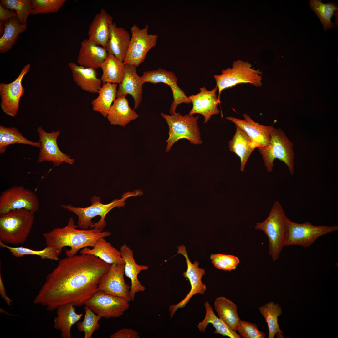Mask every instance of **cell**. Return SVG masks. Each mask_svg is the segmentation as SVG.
<instances>
[{
    "label": "cell",
    "instance_id": "6da1fadb",
    "mask_svg": "<svg viewBox=\"0 0 338 338\" xmlns=\"http://www.w3.org/2000/svg\"><path fill=\"white\" fill-rule=\"evenodd\" d=\"M111 265L89 254L62 259L46 276L33 303L50 311L67 303H72L75 307L83 305L98 291L101 278Z\"/></svg>",
    "mask_w": 338,
    "mask_h": 338
},
{
    "label": "cell",
    "instance_id": "7a4b0ae2",
    "mask_svg": "<svg viewBox=\"0 0 338 338\" xmlns=\"http://www.w3.org/2000/svg\"><path fill=\"white\" fill-rule=\"evenodd\" d=\"M78 227L71 218L64 227L56 228L44 233L47 246L51 248L59 256L63 247H69V250H65V254L67 256H71L76 255L79 250L85 247H93L99 238L111 234L109 231L95 228L78 229Z\"/></svg>",
    "mask_w": 338,
    "mask_h": 338
},
{
    "label": "cell",
    "instance_id": "3957f363",
    "mask_svg": "<svg viewBox=\"0 0 338 338\" xmlns=\"http://www.w3.org/2000/svg\"><path fill=\"white\" fill-rule=\"evenodd\" d=\"M142 194L141 190L128 192L124 193L120 199H115L107 204L102 203L99 197L94 196L91 199V205L86 207H76L70 204L62 205L61 206L77 216L78 226L82 229L95 228L103 230L106 225L105 216L111 209L115 207H124L128 197Z\"/></svg>",
    "mask_w": 338,
    "mask_h": 338
},
{
    "label": "cell",
    "instance_id": "277c9868",
    "mask_svg": "<svg viewBox=\"0 0 338 338\" xmlns=\"http://www.w3.org/2000/svg\"><path fill=\"white\" fill-rule=\"evenodd\" d=\"M34 213L24 209L0 215V241L12 245L23 244L30 233Z\"/></svg>",
    "mask_w": 338,
    "mask_h": 338
},
{
    "label": "cell",
    "instance_id": "5b68a950",
    "mask_svg": "<svg viewBox=\"0 0 338 338\" xmlns=\"http://www.w3.org/2000/svg\"><path fill=\"white\" fill-rule=\"evenodd\" d=\"M287 218L282 206L276 201L266 219L255 226L256 229L263 231L267 236L269 253L274 261L278 259L284 247Z\"/></svg>",
    "mask_w": 338,
    "mask_h": 338
},
{
    "label": "cell",
    "instance_id": "8992f818",
    "mask_svg": "<svg viewBox=\"0 0 338 338\" xmlns=\"http://www.w3.org/2000/svg\"><path fill=\"white\" fill-rule=\"evenodd\" d=\"M293 145L280 128H274L270 134V139L266 146L258 148L262 156L264 163L267 171L272 172L274 161L277 159L284 163L289 168L290 174H294V152Z\"/></svg>",
    "mask_w": 338,
    "mask_h": 338
},
{
    "label": "cell",
    "instance_id": "52a82bcc",
    "mask_svg": "<svg viewBox=\"0 0 338 338\" xmlns=\"http://www.w3.org/2000/svg\"><path fill=\"white\" fill-rule=\"evenodd\" d=\"M338 230V225L316 226L308 222L299 223L287 217L284 247L297 245L309 247L320 237Z\"/></svg>",
    "mask_w": 338,
    "mask_h": 338
},
{
    "label": "cell",
    "instance_id": "ba28073f",
    "mask_svg": "<svg viewBox=\"0 0 338 338\" xmlns=\"http://www.w3.org/2000/svg\"><path fill=\"white\" fill-rule=\"evenodd\" d=\"M252 66L248 62L238 60L234 62L231 68L223 69L220 75L214 76L218 90V100L220 103L221 93L225 89L242 83H250L256 87L262 86L261 72L252 68Z\"/></svg>",
    "mask_w": 338,
    "mask_h": 338
},
{
    "label": "cell",
    "instance_id": "9c48e42d",
    "mask_svg": "<svg viewBox=\"0 0 338 338\" xmlns=\"http://www.w3.org/2000/svg\"><path fill=\"white\" fill-rule=\"evenodd\" d=\"M161 115L169 127V136L166 141V152L170 150L174 143L182 138L188 140L192 144L202 143L197 124L199 115L196 117L189 114L182 116L180 113L170 115L161 113Z\"/></svg>",
    "mask_w": 338,
    "mask_h": 338
},
{
    "label": "cell",
    "instance_id": "30bf717a",
    "mask_svg": "<svg viewBox=\"0 0 338 338\" xmlns=\"http://www.w3.org/2000/svg\"><path fill=\"white\" fill-rule=\"evenodd\" d=\"M39 205L37 195L22 186H14L3 191L0 195V215L22 209L35 213Z\"/></svg>",
    "mask_w": 338,
    "mask_h": 338
},
{
    "label": "cell",
    "instance_id": "8fae6325",
    "mask_svg": "<svg viewBox=\"0 0 338 338\" xmlns=\"http://www.w3.org/2000/svg\"><path fill=\"white\" fill-rule=\"evenodd\" d=\"M147 24L142 29L136 24L131 27V36L124 64L138 66L144 61L149 51L156 46L158 36L149 34Z\"/></svg>",
    "mask_w": 338,
    "mask_h": 338
},
{
    "label": "cell",
    "instance_id": "7c38bea8",
    "mask_svg": "<svg viewBox=\"0 0 338 338\" xmlns=\"http://www.w3.org/2000/svg\"><path fill=\"white\" fill-rule=\"evenodd\" d=\"M125 299L97 291L86 300L84 305L100 317L117 318L122 316L129 307Z\"/></svg>",
    "mask_w": 338,
    "mask_h": 338
},
{
    "label": "cell",
    "instance_id": "4fadbf2b",
    "mask_svg": "<svg viewBox=\"0 0 338 338\" xmlns=\"http://www.w3.org/2000/svg\"><path fill=\"white\" fill-rule=\"evenodd\" d=\"M177 250L178 254H182L186 259L187 268L186 271L183 272V275L185 278L188 279L191 285V289L183 299L177 304L169 306V310L171 318H172L179 308H182L186 306L193 295L197 294H204L207 289L205 284L201 280L202 277L205 274V270L199 267V263L198 261H196L193 264L191 262L185 246L182 245L178 246Z\"/></svg>",
    "mask_w": 338,
    "mask_h": 338
},
{
    "label": "cell",
    "instance_id": "5bb4252c",
    "mask_svg": "<svg viewBox=\"0 0 338 338\" xmlns=\"http://www.w3.org/2000/svg\"><path fill=\"white\" fill-rule=\"evenodd\" d=\"M37 131L40 144L37 162L52 161L53 167L59 166L64 162L71 165L74 164V159L62 152L58 146L57 139L60 134L59 130L48 132L42 127L39 126Z\"/></svg>",
    "mask_w": 338,
    "mask_h": 338
},
{
    "label": "cell",
    "instance_id": "9a60e30c",
    "mask_svg": "<svg viewBox=\"0 0 338 338\" xmlns=\"http://www.w3.org/2000/svg\"><path fill=\"white\" fill-rule=\"evenodd\" d=\"M30 68V64L26 65L14 81L8 84H0V105L3 111L6 114L13 117L17 116L19 109L20 100L25 92L22 81Z\"/></svg>",
    "mask_w": 338,
    "mask_h": 338
},
{
    "label": "cell",
    "instance_id": "2e32d148",
    "mask_svg": "<svg viewBox=\"0 0 338 338\" xmlns=\"http://www.w3.org/2000/svg\"><path fill=\"white\" fill-rule=\"evenodd\" d=\"M124 264H113L101 279L98 291L123 298L130 302L131 300V287L124 278Z\"/></svg>",
    "mask_w": 338,
    "mask_h": 338
},
{
    "label": "cell",
    "instance_id": "e0dca14e",
    "mask_svg": "<svg viewBox=\"0 0 338 338\" xmlns=\"http://www.w3.org/2000/svg\"><path fill=\"white\" fill-rule=\"evenodd\" d=\"M141 77L143 83L150 82L156 84L162 82L170 87L173 98L169 110L171 115L176 113V108L179 104L191 102L188 97L186 95L184 91L178 86L177 77L172 72L159 68L157 70L144 72Z\"/></svg>",
    "mask_w": 338,
    "mask_h": 338
},
{
    "label": "cell",
    "instance_id": "ac0fdd59",
    "mask_svg": "<svg viewBox=\"0 0 338 338\" xmlns=\"http://www.w3.org/2000/svg\"><path fill=\"white\" fill-rule=\"evenodd\" d=\"M218 89L216 86L211 90H207L205 87H203L200 88L199 93L189 96L192 102V107L188 114H201L204 117L205 123L208 122L212 115L219 114L220 111L218 105L220 103L216 93Z\"/></svg>",
    "mask_w": 338,
    "mask_h": 338
},
{
    "label": "cell",
    "instance_id": "d6986e66",
    "mask_svg": "<svg viewBox=\"0 0 338 338\" xmlns=\"http://www.w3.org/2000/svg\"><path fill=\"white\" fill-rule=\"evenodd\" d=\"M244 119L231 116L226 118L243 130L249 137L256 148L267 146L270 139V134L274 127L261 125L253 121L247 114L243 115Z\"/></svg>",
    "mask_w": 338,
    "mask_h": 338
},
{
    "label": "cell",
    "instance_id": "ffe728a7",
    "mask_svg": "<svg viewBox=\"0 0 338 338\" xmlns=\"http://www.w3.org/2000/svg\"><path fill=\"white\" fill-rule=\"evenodd\" d=\"M125 65L124 77L119 84L116 98L126 97L128 94L131 95L134 101V110L138 107L142 100L144 83L141 77L137 73L136 66L128 64Z\"/></svg>",
    "mask_w": 338,
    "mask_h": 338
},
{
    "label": "cell",
    "instance_id": "44dd1931",
    "mask_svg": "<svg viewBox=\"0 0 338 338\" xmlns=\"http://www.w3.org/2000/svg\"><path fill=\"white\" fill-rule=\"evenodd\" d=\"M108 55L105 48L85 39L81 42L77 61L80 65L96 69L100 67Z\"/></svg>",
    "mask_w": 338,
    "mask_h": 338
},
{
    "label": "cell",
    "instance_id": "7402d4cb",
    "mask_svg": "<svg viewBox=\"0 0 338 338\" xmlns=\"http://www.w3.org/2000/svg\"><path fill=\"white\" fill-rule=\"evenodd\" d=\"M120 251L125 261L124 274L131 280L130 294L131 300L133 301L136 293L144 292L146 289L139 280L138 276L141 271L148 269V267L137 264L133 257V251L126 244L121 246Z\"/></svg>",
    "mask_w": 338,
    "mask_h": 338
},
{
    "label": "cell",
    "instance_id": "603a6c76",
    "mask_svg": "<svg viewBox=\"0 0 338 338\" xmlns=\"http://www.w3.org/2000/svg\"><path fill=\"white\" fill-rule=\"evenodd\" d=\"M74 81L82 90L92 93H98L102 81L97 78L96 69L86 68L73 62L69 63Z\"/></svg>",
    "mask_w": 338,
    "mask_h": 338
},
{
    "label": "cell",
    "instance_id": "cb8c5ba5",
    "mask_svg": "<svg viewBox=\"0 0 338 338\" xmlns=\"http://www.w3.org/2000/svg\"><path fill=\"white\" fill-rule=\"evenodd\" d=\"M110 37L106 48L109 54L114 55L118 60L123 62L131 37L127 31L123 28L117 27L113 21L110 23Z\"/></svg>",
    "mask_w": 338,
    "mask_h": 338
},
{
    "label": "cell",
    "instance_id": "d4e9b609",
    "mask_svg": "<svg viewBox=\"0 0 338 338\" xmlns=\"http://www.w3.org/2000/svg\"><path fill=\"white\" fill-rule=\"evenodd\" d=\"M112 21V17L102 8L95 15L89 26L88 39L106 48L110 37V24Z\"/></svg>",
    "mask_w": 338,
    "mask_h": 338
},
{
    "label": "cell",
    "instance_id": "484cf974",
    "mask_svg": "<svg viewBox=\"0 0 338 338\" xmlns=\"http://www.w3.org/2000/svg\"><path fill=\"white\" fill-rule=\"evenodd\" d=\"M56 309L57 315L54 319V328L60 331L62 338H71V327L80 320L83 314L77 313L71 303L60 305Z\"/></svg>",
    "mask_w": 338,
    "mask_h": 338
},
{
    "label": "cell",
    "instance_id": "4316f807",
    "mask_svg": "<svg viewBox=\"0 0 338 338\" xmlns=\"http://www.w3.org/2000/svg\"><path fill=\"white\" fill-rule=\"evenodd\" d=\"M235 125L236 131L229 142V147L231 151L235 153L240 158V170L243 171L247 161L256 147L246 133L238 126Z\"/></svg>",
    "mask_w": 338,
    "mask_h": 338
},
{
    "label": "cell",
    "instance_id": "83f0119b",
    "mask_svg": "<svg viewBox=\"0 0 338 338\" xmlns=\"http://www.w3.org/2000/svg\"><path fill=\"white\" fill-rule=\"evenodd\" d=\"M138 117L134 110L129 106L126 97H122L115 100L106 117L111 124L125 127Z\"/></svg>",
    "mask_w": 338,
    "mask_h": 338
},
{
    "label": "cell",
    "instance_id": "f1b7e54d",
    "mask_svg": "<svg viewBox=\"0 0 338 338\" xmlns=\"http://www.w3.org/2000/svg\"><path fill=\"white\" fill-rule=\"evenodd\" d=\"M80 253L81 254L93 255L110 264H125L120 251L113 247L103 237L99 238L92 248L85 247L81 249Z\"/></svg>",
    "mask_w": 338,
    "mask_h": 338
},
{
    "label": "cell",
    "instance_id": "f546056e",
    "mask_svg": "<svg viewBox=\"0 0 338 338\" xmlns=\"http://www.w3.org/2000/svg\"><path fill=\"white\" fill-rule=\"evenodd\" d=\"M214 305L218 317L232 330L238 331L242 320L238 315L236 305L227 298L220 296L216 298Z\"/></svg>",
    "mask_w": 338,
    "mask_h": 338
},
{
    "label": "cell",
    "instance_id": "4dcf8cb0",
    "mask_svg": "<svg viewBox=\"0 0 338 338\" xmlns=\"http://www.w3.org/2000/svg\"><path fill=\"white\" fill-rule=\"evenodd\" d=\"M117 84L103 83L98 92V95L91 102L93 110L100 113L104 118L108 114L116 99Z\"/></svg>",
    "mask_w": 338,
    "mask_h": 338
},
{
    "label": "cell",
    "instance_id": "1f68e13d",
    "mask_svg": "<svg viewBox=\"0 0 338 338\" xmlns=\"http://www.w3.org/2000/svg\"><path fill=\"white\" fill-rule=\"evenodd\" d=\"M206 314L203 320L199 323L198 328L201 332H204L209 323L211 324L216 329L214 333L220 334L223 336L231 338H241L239 334L232 330L223 321L217 316L209 303H204Z\"/></svg>",
    "mask_w": 338,
    "mask_h": 338
},
{
    "label": "cell",
    "instance_id": "d6a6232c",
    "mask_svg": "<svg viewBox=\"0 0 338 338\" xmlns=\"http://www.w3.org/2000/svg\"><path fill=\"white\" fill-rule=\"evenodd\" d=\"M103 74L100 79L102 82L120 84L122 81L125 71V65L114 55L109 54L101 64Z\"/></svg>",
    "mask_w": 338,
    "mask_h": 338
},
{
    "label": "cell",
    "instance_id": "836d02e7",
    "mask_svg": "<svg viewBox=\"0 0 338 338\" xmlns=\"http://www.w3.org/2000/svg\"><path fill=\"white\" fill-rule=\"evenodd\" d=\"M27 28V24H21L16 17L10 20L6 24L4 33L0 38V52L5 53L9 51L18 39L19 35Z\"/></svg>",
    "mask_w": 338,
    "mask_h": 338
},
{
    "label": "cell",
    "instance_id": "e575fe53",
    "mask_svg": "<svg viewBox=\"0 0 338 338\" xmlns=\"http://www.w3.org/2000/svg\"><path fill=\"white\" fill-rule=\"evenodd\" d=\"M258 308L267 324L269 338H273L275 335L277 338H284L278 322V317L282 313L279 304L270 302Z\"/></svg>",
    "mask_w": 338,
    "mask_h": 338
},
{
    "label": "cell",
    "instance_id": "d590c367",
    "mask_svg": "<svg viewBox=\"0 0 338 338\" xmlns=\"http://www.w3.org/2000/svg\"><path fill=\"white\" fill-rule=\"evenodd\" d=\"M15 143L29 145L39 148L40 147V144L39 141L35 142L27 139L17 128L6 127L0 125V153H4L8 146Z\"/></svg>",
    "mask_w": 338,
    "mask_h": 338
},
{
    "label": "cell",
    "instance_id": "8d00e7d4",
    "mask_svg": "<svg viewBox=\"0 0 338 338\" xmlns=\"http://www.w3.org/2000/svg\"><path fill=\"white\" fill-rule=\"evenodd\" d=\"M311 9L315 13L322 24L324 30L326 31L335 27L331 19L334 12L338 10L337 5L334 1L329 2L326 4L320 0H310Z\"/></svg>",
    "mask_w": 338,
    "mask_h": 338
},
{
    "label": "cell",
    "instance_id": "74e56055",
    "mask_svg": "<svg viewBox=\"0 0 338 338\" xmlns=\"http://www.w3.org/2000/svg\"><path fill=\"white\" fill-rule=\"evenodd\" d=\"M0 246L7 248L12 255L16 257H22L25 255H36L41 259L58 260L59 255L51 247L46 246L44 249L38 250H33L23 247H13L8 246L0 241Z\"/></svg>",
    "mask_w": 338,
    "mask_h": 338
},
{
    "label": "cell",
    "instance_id": "f35d334b",
    "mask_svg": "<svg viewBox=\"0 0 338 338\" xmlns=\"http://www.w3.org/2000/svg\"><path fill=\"white\" fill-rule=\"evenodd\" d=\"M0 3L4 8L15 12L21 24H27V18L33 11L32 0H1Z\"/></svg>",
    "mask_w": 338,
    "mask_h": 338
},
{
    "label": "cell",
    "instance_id": "ab89813d",
    "mask_svg": "<svg viewBox=\"0 0 338 338\" xmlns=\"http://www.w3.org/2000/svg\"><path fill=\"white\" fill-rule=\"evenodd\" d=\"M84 319L76 323L77 327L79 332L84 333V338H91L93 333L100 328L99 321L101 318L88 307L84 306Z\"/></svg>",
    "mask_w": 338,
    "mask_h": 338
},
{
    "label": "cell",
    "instance_id": "60d3db41",
    "mask_svg": "<svg viewBox=\"0 0 338 338\" xmlns=\"http://www.w3.org/2000/svg\"><path fill=\"white\" fill-rule=\"evenodd\" d=\"M66 1V0H32V14L57 13Z\"/></svg>",
    "mask_w": 338,
    "mask_h": 338
},
{
    "label": "cell",
    "instance_id": "b9f144b4",
    "mask_svg": "<svg viewBox=\"0 0 338 338\" xmlns=\"http://www.w3.org/2000/svg\"><path fill=\"white\" fill-rule=\"evenodd\" d=\"M210 258L212 263L216 268L226 271L235 269L240 262L237 257L231 255L213 254Z\"/></svg>",
    "mask_w": 338,
    "mask_h": 338
},
{
    "label": "cell",
    "instance_id": "7bdbcfd3",
    "mask_svg": "<svg viewBox=\"0 0 338 338\" xmlns=\"http://www.w3.org/2000/svg\"><path fill=\"white\" fill-rule=\"evenodd\" d=\"M239 335L243 338H264L265 334L258 329L256 324L242 321L238 331Z\"/></svg>",
    "mask_w": 338,
    "mask_h": 338
},
{
    "label": "cell",
    "instance_id": "ee69618b",
    "mask_svg": "<svg viewBox=\"0 0 338 338\" xmlns=\"http://www.w3.org/2000/svg\"><path fill=\"white\" fill-rule=\"evenodd\" d=\"M16 17L15 11L4 8L0 4V37L3 35L6 24L13 18Z\"/></svg>",
    "mask_w": 338,
    "mask_h": 338
},
{
    "label": "cell",
    "instance_id": "f6af8a7d",
    "mask_svg": "<svg viewBox=\"0 0 338 338\" xmlns=\"http://www.w3.org/2000/svg\"><path fill=\"white\" fill-rule=\"evenodd\" d=\"M110 338H140L137 332L130 328H123L115 332Z\"/></svg>",
    "mask_w": 338,
    "mask_h": 338
},
{
    "label": "cell",
    "instance_id": "bcb514c9",
    "mask_svg": "<svg viewBox=\"0 0 338 338\" xmlns=\"http://www.w3.org/2000/svg\"><path fill=\"white\" fill-rule=\"evenodd\" d=\"M0 295L1 298L5 301L7 305L11 306V302L13 301V300L7 295L1 274H0Z\"/></svg>",
    "mask_w": 338,
    "mask_h": 338
}]
</instances>
